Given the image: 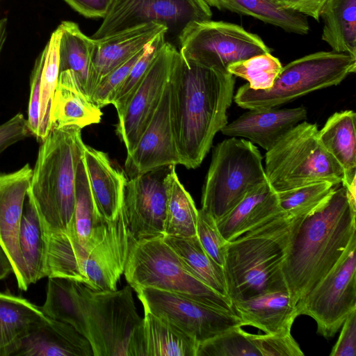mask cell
<instances>
[{
	"label": "cell",
	"mask_w": 356,
	"mask_h": 356,
	"mask_svg": "<svg viewBox=\"0 0 356 356\" xmlns=\"http://www.w3.org/2000/svg\"><path fill=\"white\" fill-rule=\"evenodd\" d=\"M321 17L322 40L332 51L356 57V0H328Z\"/></svg>",
	"instance_id": "d6a6232c"
},
{
	"label": "cell",
	"mask_w": 356,
	"mask_h": 356,
	"mask_svg": "<svg viewBox=\"0 0 356 356\" xmlns=\"http://www.w3.org/2000/svg\"><path fill=\"white\" fill-rule=\"evenodd\" d=\"M328 0H273L280 8L290 10L319 21L321 13Z\"/></svg>",
	"instance_id": "681fc988"
},
{
	"label": "cell",
	"mask_w": 356,
	"mask_h": 356,
	"mask_svg": "<svg viewBox=\"0 0 356 356\" xmlns=\"http://www.w3.org/2000/svg\"><path fill=\"white\" fill-rule=\"evenodd\" d=\"M335 186L328 181H318L293 189L277 192L280 209L296 216L310 212L332 194Z\"/></svg>",
	"instance_id": "ab89813d"
},
{
	"label": "cell",
	"mask_w": 356,
	"mask_h": 356,
	"mask_svg": "<svg viewBox=\"0 0 356 356\" xmlns=\"http://www.w3.org/2000/svg\"><path fill=\"white\" fill-rule=\"evenodd\" d=\"M144 356H196L199 343L178 327L144 309Z\"/></svg>",
	"instance_id": "f1b7e54d"
},
{
	"label": "cell",
	"mask_w": 356,
	"mask_h": 356,
	"mask_svg": "<svg viewBox=\"0 0 356 356\" xmlns=\"http://www.w3.org/2000/svg\"><path fill=\"white\" fill-rule=\"evenodd\" d=\"M72 8L88 18H104L113 0H64Z\"/></svg>",
	"instance_id": "c3c4849f"
},
{
	"label": "cell",
	"mask_w": 356,
	"mask_h": 356,
	"mask_svg": "<svg viewBox=\"0 0 356 356\" xmlns=\"http://www.w3.org/2000/svg\"><path fill=\"white\" fill-rule=\"evenodd\" d=\"M254 339L261 356L304 355L291 332L254 334Z\"/></svg>",
	"instance_id": "ee69618b"
},
{
	"label": "cell",
	"mask_w": 356,
	"mask_h": 356,
	"mask_svg": "<svg viewBox=\"0 0 356 356\" xmlns=\"http://www.w3.org/2000/svg\"><path fill=\"white\" fill-rule=\"evenodd\" d=\"M31 135L26 119L19 113L0 124V154L10 146Z\"/></svg>",
	"instance_id": "bcb514c9"
},
{
	"label": "cell",
	"mask_w": 356,
	"mask_h": 356,
	"mask_svg": "<svg viewBox=\"0 0 356 356\" xmlns=\"http://www.w3.org/2000/svg\"><path fill=\"white\" fill-rule=\"evenodd\" d=\"M180 56L186 61L228 72V67L252 56L270 53L257 34L222 21L192 22L179 33Z\"/></svg>",
	"instance_id": "8fae6325"
},
{
	"label": "cell",
	"mask_w": 356,
	"mask_h": 356,
	"mask_svg": "<svg viewBox=\"0 0 356 356\" xmlns=\"http://www.w3.org/2000/svg\"><path fill=\"white\" fill-rule=\"evenodd\" d=\"M163 238L177 254L186 270L217 293L229 298L223 268L207 253L197 236H163Z\"/></svg>",
	"instance_id": "f546056e"
},
{
	"label": "cell",
	"mask_w": 356,
	"mask_h": 356,
	"mask_svg": "<svg viewBox=\"0 0 356 356\" xmlns=\"http://www.w3.org/2000/svg\"><path fill=\"white\" fill-rule=\"evenodd\" d=\"M280 211L277 193L266 182L251 190L216 225L229 242Z\"/></svg>",
	"instance_id": "484cf974"
},
{
	"label": "cell",
	"mask_w": 356,
	"mask_h": 356,
	"mask_svg": "<svg viewBox=\"0 0 356 356\" xmlns=\"http://www.w3.org/2000/svg\"><path fill=\"white\" fill-rule=\"evenodd\" d=\"M109 222L101 217L97 210L90 187L83 153L76 169L74 215L67 231L81 245H92L99 243L106 236Z\"/></svg>",
	"instance_id": "83f0119b"
},
{
	"label": "cell",
	"mask_w": 356,
	"mask_h": 356,
	"mask_svg": "<svg viewBox=\"0 0 356 356\" xmlns=\"http://www.w3.org/2000/svg\"><path fill=\"white\" fill-rule=\"evenodd\" d=\"M94 356L90 341L70 324L44 316L14 356Z\"/></svg>",
	"instance_id": "44dd1931"
},
{
	"label": "cell",
	"mask_w": 356,
	"mask_h": 356,
	"mask_svg": "<svg viewBox=\"0 0 356 356\" xmlns=\"http://www.w3.org/2000/svg\"><path fill=\"white\" fill-rule=\"evenodd\" d=\"M42 234L46 277L72 280L95 291L117 289L133 240L123 206L109 222L106 236L95 245L83 246L67 231Z\"/></svg>",
	"instance_id": "5b68a950"
},
{
	"label": "cell",
	"mask_w": 356,
	"mask_h": 356,
	"mask_svg": "<svg viewBox=\"0 0 356 356\" xmlns=\"http://www.w3.org/2000/svg\"><path fill=\"white\" fill-rule=\"evenodd\" d=\"M282 67L277 58L266 53L233 63L227 71L234 76L248 81L251 89L266 90L273 86Z\"/></svg>",
	"instance_id": "f35d334b"
},
{
	"label": "cell",
	"mask_w": 356,
	"mask_h": 356,
	"mask_svg": "<svg viewBox=\"0 0 356 356\" xmlns=\"http://www.w3.org/2000/svg\"><path fill=\"white\" fill-rule=\"evenodd\" d=\"M58 27L61 33L59 42V73L67 70H72L87 94L94 40L85 35L74 22L63 21Z\"/></svg>",
	"instance_id": "836d02e7"
},
{
	"label": "cell",
	"mask_w": 356,
	"mask_h": 356,
	"mask_svg": "<svg viewBox=\"0 0 356 356\" xmlns=\"http://www.w3.org/2000/svg\"><path fill=\"white\" fill-rule=\"evenodd\" d=\"M131 288L95 291L79 282L94 356H144L143 318Z\"/></svg>",
	"instance_id": "8992f818"
},
{
	"label": "cell",
	"mask_w": 356,
	"mask_h": 356,
	"mask_svg": "<svg viewBox=\"0 0 356 356\" xmlns=\"http://www.w3.org/2000/svg\"><path fill=\"white\" fill-rule=\"evenodd\" d=\"M318 131L316 124L303 121L266 151L264 170L275 191L318 181L342 183L343 169L320 143Z\"/></svg>",
	"instance_id": "52a82bcc"
},
{
	"label": "cell",
	"mask_w": 356,
	"mask_h": 356,
	"mask_svg": "<svg viewBox=\"0 0 356 356\" xmlns=\"http://www.w3.org/2000/svg\"><path fill=\"white\" fill-rule=\"evenodd\" d=\"M44 316L41 307L24 297L0 292V356H14Z\"/></svg>",
	"instance_id": "4316f807"
},
{
	"label": "cell",
	"mask_w": 356,
	"mask_h": 356,
	"mask_svg": "<svg viewBox=\"0 0 356 356\" xmlns=\"http://www.w3.org/2000/svg\"><path fill=\"white\" fill-rule=\"evenodd\" d=\"M165 33L159 34L146 45L142 56L112 96L111 104L115 106L118 115L124 110L131 95L140 83L159 49L165 42Z\"/></svg>",
	"instance_id": "60d3db41"
},
{
	"label": "cell",
	"mask_w": 356,
	"mask_h": 356,
	"mask_svg": "<svg viewBox=\"0 0 356 356\" xmlns=\"http://www.w3.org/2000/svg\"><path fill=\"white\" fill-rule=\"evenodd\" d=\"M204 1L210 7L249 15L289 33L305 35L309 31V25L305 15L282 8L273 0Z\"/></svg>",
	"instance_id": "1f68e13d"
},
{
	"label": "cell",
	"mask_w": 356,
	"mask_h": 356,
	"mask_svg": "<svg viewBox=\"0 0 356 356\" xmlns=\"http://www.w3.org/2000/svg\"><path fill=\"white\" fill-rule=\"evenodd\" d=\"M172 131L180 165H200L216 134L228 123L235 76L185 60L179 54L169 80Z\"/></svg>",
	"instance_id": "6da1fadb"
},
{
	"label": "cell",
	"mask_w": 356,
	"mask_h": 356,
	"mask_svg": "<svg viewBox=\"0 0 356 356\" xmlns=\"http://www.w3.org/2000/svg\"><path fill=\"white\" fill-rule=\"evenodd\" d=\"M83 159L99 213L106 222H111L118 217L123 204L127 175L114 168L105 152L86 144Z\"/></svg>",
	"instance_id": "cb8c5ba5"
},
{
	"label": "cell",
	"mask_w": 356,
	"mask_h": 356,
	"mask_svg": "<svg viewBox=\"0 0 356 356\" xmlns=\"http://www.w3.org/2000/svg\"><path fill=\"white\" fill-rule=\"evenodd\" d=\"M84 145L76 127L52 129L42 141L26 196L44 232L67 231L71 224Z\"/></svg>",
	"instance_id": "277c9868"
},
{
	"label": "cell",
	"mask_w": 356,
	"mask_h": 356,
	"mask_svg": "<svg viewBox=\"0 0 356 356\" xmlns=\"http://www.w3.org/2000/svg\"><path fill=\"white\" fill-rule=\"evenodd\" d=\"M124 275L134 290L153 288L177 293L218 309L234 311L229 298L217 293L186 270L163 236L133 238Z\"/></svg>",
	"instance_id": "9c48e42d"
},
{
	"label": "cell",
	"mask_w": 356,
	"mask_h": 356,
	"mask_svg": "<svg viewBox=\"0 0 356 356\" xmlns=\"http://www.w3.org/2000/svg\"><path fill=\"white\" fill-rule=\"evenodd\" d=\"M175 166L172 165L166 177L167 205L164 235L179 237L196 236L198 209L180 182Z\"/></svg>",
	"instance_id": "e575fe53"
},
{
	"label": "cell",
	"mask_w": 356,
	"mask_h": 356,
	"mask_svg": "<svg viewBox=\"0 0 356 356\" xmlns=\"http://www.w3.org/2000/svg\"><path fill=\"white\" fill-rule=\"evenodd\" d=\"M196 236L207 253L223 268L228 242L220 233L216 221L201 209L198 210Z\"/></svg>",
	"instance_id": "b9f144b4"
},
{
	"label": "cell",
	"mask_w": 356,
	"mask_h": 356,
	"mask_svg": "<svg viewBox=\"0 0 356 356\" xmlns=\"http://www.w3.org/2000/svg\"><path fill=\"white\" fill-rule=\"evenodd\" d=\"M19 245L28 282L35 284L46 277L45 243L38 215L29 200L23 210Z\"/></svg>",
	"instance_id": "d590c367"
},
{
	"label": "cell",
	"mask_w": 356,
	"mask_h": 356,
	"mask_svg": "<svg viewBox=\"0 0 356 356\" xmlns=\"http://www.w3.org/2000/svg\"><path fill=\"white\" fill-rule=\"evenodd\" d=\"M46 53L47 47L45 45L35 60L30 79V97L26 122L31 134L37 139L39 134L40 113V79Z\"/></svg>",
	"instance_id": "f6af8a7d"
},
{
	"label": "cell",
	"mask_w": 356,
	"mask_h": 356,
	"mask_svg": "<svg viewBox=\"0 0 356 356\" xmlns=\"http://www.w3.org/2000/svg\"><path fill=\"white\" fill-rule=\"evenodd\" d=\"M266 182L268 180L258 148L243 138L225 139L213 149L201 209L218 221L251 190Z\"/></svg>",
	"instance_id": "30bf717a"
},
{
	"label": "cell",
	"mask_w": 356,
	"mask_h": 356,
	"mask_svg": "<svg viewBox=\"0 0 356 356\" xmlns=\"http://www.w3.org/2000/svg\"><path fill=\"white\" fill-rule=\"evenodd\" d=\"M102 115L101 108L86 93L74 73L70 70L60 72L50 107L49 132L66 127L82 129L99 123Z\"/></svg>",
	"instance_id": "7402d4cb"
},
{
	"label": "cell",
	"mask_w": 356,
	"mask_h": 356,
	"mask_svg": "<svg viewBox=\"0 0 356 356\" xmlns=\"http://www.w3.org/2000/svg\"><path fill=\"white\" fill-rule=\"evenodd\" d=\"M307 116L304 106L250 109L220 131L230 137L248 138L267 151Z\"/></svg>",
	"instance_id": "ffe728a7"
},
{
	"label": "cell",
	"mask_w": 356,
	"mask_h": 356,
	"mask_svg": "<svg viewBox=\"0 0 356 356\" xmlns=\"http://www.w3.org/2000/svg\"><path fill=\"white\" fill-rule=\"evenodd\" d=\"M307 213L292 216L282 211L227 243L223 270L232 304L265 292L287 289L283 262Z\"/></svg>",
	"instance_id": "3957f363"
},
{
	"label": "cell",
	"mask_w": 356,
	"mask_h": 356,
	"mask_svg": "<svg viewBox=\"0 0 356 356\" xmlns=\"http://www.w3.org/2000/svg\"><path fill=\"white\" fill-rule=\"evenodd\" d=\"M356 113L352 110L336 112L326 121L318 138L343 172L341 183L348 191L355 190Z\"/></svg>",
	"instance_id": "d4e9b609"
},
{
	"label": "cell",
	"mask_w": 356,
	"mask_h": 356,
	"mask_svg": "<svg viewBox=\"0 0 356 356\" xmlns=\"http://www.w3.org/2000/svg\"><path fill=\"white\" fill-rule=\"evenodd\" d=\"M170 165H180V159L172 127L168 81L152 120L134 149L127 155L125 174L131 179L151 170Z\"/></svg>",
	"instance_id": "ac0fdd59"
},
{
	"label": "cell",
	"mask_w": 356,
	"mask_h": 356,
	"mask_svg": "<svg viewBox=\"0 0 356 356\" xmlns=\"http://www.w3.org/2000/svg\"><path fill=\"white\" fill-rule=\"evenodd\" d=\"M212 12L204 0H113L93 40L148 23L181 31L192 22L209 20Z\"/></svg>",
	"instance_id": "4fadbf2b"
},
{
	"label": "cell",
	"mask_w": 356,
	"mask_h": 356,
	"mask_svg": "<svg viewBox=\"0 0 356 356\" xmlns=\"http://www.w3.org/2000/svg\"><path fill=\"white\" fill-rule=\"evenodd\" d=\"M32 173L29 163L13 172L0 173V246L10 262L18 288L24 291L30 285L20 252L19 233Z\"/></svg>",
	"instance_id": "e0dca14e"
},
{
	"label": "cell",
	"mask_w": 356,
	"mask_h": 356,
	"mask_svg": "<svg viewBox=\"0 0 356 356\" xmlns=\"http://www.w3.org/2000/svg\"><path fill=\"white\" fill-rule=\"evenodd\" d=\"M356 238L327 274L296 304L298 315L316 323L317 332L332 337L356 309Z\"/></svg>",
	"instance_id": "7c38bea8"
},
{
	"label": "cell",
	"mask_w": 356,
	"mask_h": 356,
	"mask_svg": "<svg viewBox=\"0 0 356 356\" xmlns=\"http://www.w3.org/2000/svg\"><path fill=\"white\" fill-rule=\"evenodd\" d=\"M340 335L332 347L330 356H355L356 309L351 312L341 327Z\"/></svg>",
	"instance_id": "7dc6e473"
},
{
	"label": "cell",
	"mask_w": 356,
	"mask_h": 356,
	"mask_svg": "<svg viewBox=\"0 0 356 356\" xmlns=\"http://www.w3.org/2000/svg\"><path fill=\"white\" fill-rule=\"evenodd\" d=\"M356 202L335 187L329 197L301 220L282 271L296 305L334 266L356 238Z\"/></svg>",
	"instance_id": "7a4b0ae2"
},
{
	"label": "cell",
	"mask_w": 356,
	"mask_h": 356,
	"mask_svg": "<svg viewBox=\"0 0 356 356\" xmlns=\"http://www.w3.org/2000/svg\"><path fill=\"white\" fill-rule=\"evenodd\" d=\"M145 47L99 81L89 96L97 106L101 108L111 104V100L114 92L122 83L134 64L142 56Z\"/></svg>",
	"instance_id": "7bdbcfd3"
},
{
	"label": "cell",
	"mask_w": 356,
	"mask_h": 356,
	"mask_svg": "<svg viewBox=\"0 0 356 356\" xmlns=\"http://www.w3.org/2000/svg\"><path fill=\"white\" fill-rule=\"evenodd\" d=\"M41 309L46 316L70 324L88 339L78 282L63 277H48L46 298Z\"/></svg>",
	"instance_id": "4dcf8cb0"
},
{
	"label": "cell",
	"mask_w": 356,
	"mask_h": 356,
	"mask_svg": "<svg viewBox=\"0 0 356 356\" xmlns=\"http://www.w3.org/2000/svg\"><path fill=\"white\" fill-rule=\"evenodd\" d=\"M144 309L172 323L199 343L241 326L234 311L211 307L177 293L149 287L135 289Z\"/></svg>",
	"instance_id": "5bb4252c"
},
{
	"label": "cell",
	"mask_w": 356,
	"mask_h": 356,
	"mask_svg": "<svg viewBox=\"0 0 356 356\" xmlns=\"http://www.w3.org/2000/svg\"><path fill=\"white\" fill-rule=\"evenodd\" d=\"M355 70L356 57L334 51H318L282 67L270 88L253 90L246 83L233 99L249 110L277 108L315 90L339 85Z\"/></svg>",
	"instance_id": "ba28073f"
},
{
	"label": "cell",
	"mask_w": 356,
	"mask_h": 356,
	"mask_svg": "<svg viewBox=\"0 0 356 356\" xmlns=\"http://www.w3.org/2000/svg\"><path fill=\"white\" fill-rule=\"evenodd\" d=\"M233 307L242 326H253L270 334L291 332L298 316L287 289L260 293L234 302Z\"/></svg>",
	"instance_id": "603a6c76"
},
{
	"label": "cell",
	"mask_w": 356,
	"mask_h": 356,
	"mask_svg": "<svg viewBox=\"0 0 356 356\" xmlns=\"http://www.w3.org/2000/svg\"><path fill=\"white\" fill-rule=\"evenodd\" d=\"M178 54L179 51L165 41L131 95L124 110L118 115L116 133L124 143L127 154L134 149L156 111Z\"/></svg>",
	"instance_id": "9a60e30c"
},
{
	"label": "cell",
	"mask_w": 356,
	"mask_h": 356,
	"mask_svg": "<svg viewBox=\"0 0 356 356\" xmlns=\"http://www.w3.org/2000/svg\"><path fill=\"white\" fill-rule=\"evenodd\" d=\"M168 31L163 24L148 23L94 40L88 95L104 76L142 50L157 35Z\"/></svg>",
	"instance_id": "d6986e66"
},
{
	"label": "cell",
	"mask_w": 356,
	"mask_h": 356,
	"mask_svg": "<svg viewBox=\"0 0 356 356\" xmlns=\"http://www.w3.org/2000/svg\"><path fill=\"white\" fill-rule=\"evenodd\" d=\"M172 165L159 167L128 179L122 206L134 240L163 236L166 177Z\"/></svg>",
	"instance_id": "2e32d148"
},
{
	"label": "cell",
	"mask_w": 356,
	"mask_h": 356,
	"mask_svg": "<svg viewBox=\"0 0 356 356\" xmlns=\"http://www.w3.org/2000/svg\"><path fill=\"white\" fill-rule=\"evenodd\" d=\"M7 25L8 21L6 18L0 19V55L6 41Z\"/></svg>",
	"instance_id": "816d5d0a"
},
{
	"label": "cell",
	"mask_w": 356,
	"mask_h": 356,
	"mask_svg": "<svg viewBox=\"0 0 356 356\" xmlns=\"http://www.w3.org/2000/svg\"><path fill=\"white\" fill-rule=\"evenodd\" d=\"M58 27L51 33L46 44L47 53L40 79V113L38 140L42 141L49 133V111L59 76Z\"/></svg>",
	"instance_id": "8d00e7d4"
},
{
	"label": "cell",
	"mask_w": 356,
	"mask_h": 356,
	"mask_svg": "<svg viewBox=\"0 0 356 356\" xmlns=\"http://www.w3.org/2000/svg\"><path fill=\"white\" fill-rule=\"evenodd\" d=\"M10 273H13V268L10 262L0 246V281L6 279Z\"/></svg>",
	"instance_id": "f907efd6"
},
{
	"label": "cell",
	"mask_w": 356,
	"mask_h": 356,
	"mask_svg": "<svg viewBox=\"0 0 356 356\" xmlns=\"http://www.w3.org/2000/svg\"><path fill=\"white\" fill-rule=\"evenodd\" d=\"M196 356H261L254 334L233 327L199 343Z\"/></svg>",
	"instance_id": "74e56055"
}]
</instances>
